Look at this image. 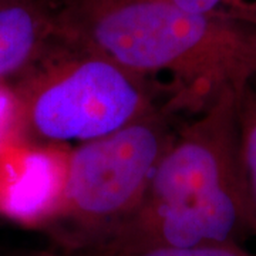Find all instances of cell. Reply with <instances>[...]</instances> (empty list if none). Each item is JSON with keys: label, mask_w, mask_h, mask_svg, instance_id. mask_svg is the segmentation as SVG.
I'll use <instances>...</instances> for the list:
<instances>
[{"label": "cell", "mask_w": 256, "mask_h": 256, "mask_svg": "<svg viewBox=\"0 0 256 256\" xmlns=\"http://www.w3.org/2000/svg\"><path fill=\"white\" fill-rule=\"evenodd\" d=\"M252 84H254V86H255V87H256V78H255V80H254V82H252Z\"/></svg>", "instance_id": "13"}, {"label": "cell", "mask_w": 256, "mask_h": 256, "mask_svg": "<svg viewBox=\"0 0 256 256\" xmlns=\"http://www.w3.org/2000/svg\"><path fill=\"white\" fill-rule=\"evenodd\" d=\"M192 13H220L256 22V0H168Z\"/></svg>", "instance_id": "9"}, {"label": "cell", "mask_w": 256, "mask_h": 256, "mask_svg": "<svg viewBox=\"0 0 256 256\" xmlns=\"http://www.w3.org/2000/svg\"><path fill=\"white\" fill-rule=\"evenodd\" d=\"M239 124L244 164L256 218V87L254 84H249L240 94Z\"/></svg>", "instance_id": "7"}, {"label": "cell", "mask_w": 256, "mask_h": 256, "mask_svg": "<svg viewBox=\"0 0 256 256\" xmlns=\"http://www.w3.org/2000/svg\"><path fill=\"white\" fill-rule=\"evenodd\" d=\"M244 90L224 92L175 131L140 204L98 246L80 256L244 245L256 238L240 142Z\"/></svg>", "instance_id": "1"}, {"label": "cell", "mask_w": 256, "mask_h": 256, "mask_svg": "<svg viewBox=\"0 0 256 256\" xmlns=\"http://www.w3.org/2000/svg\"><path fill=\"white\" fill-rule=\"evenodd\" d=\"M70 148L24 141L0 154V220L43 232L63 200Z\"/></svg>", "instance_id": "5"}, {"label": "cell", "mask_w": 256, "mask_h": 256, "mask_svg": "<svg viewBox=\"0 0 256 256\" xmlns=\"http://www.w3.org/2000/svg\"><path fill=\"white\" fill-rule=\"evenodd\" d=\"M18 90L26 140L67 146L106 137L160 106L151 78L64 33L12 82Z\"/></svg>", "instance_id": "3"}, {"label": "cell", "mask_w": 256, "mask_h": 256, "mask_svg": "<svg viewBox=\"0 0 256 256\" xmlns=\"http://www.w3.org/2000/svg\"><path fill=\"white\" fill-rule=\"evenodd\" d=\"M171 116L162 106L106 137L70 148L63 200L43 230L64 252L92 250L140 204L174 137Z\"/></svg>", "instance_id": "4"}, {"label": "cell", "mask_w": 256, "mask_h": 256, "mask_svg": "<svg viewBox=\"0 0 256 256\" xmlns=\"http://www.w3.org/2000/svg\"><path fill=\"white\" fill-rule=\"evenodd\" d=\"M24 141L28 140L20 96L12 82H0V154Z\"/></svg>", "instance_id": "8"}, {"label": "cell", "mask_w": 256, "mask_h": 256, "mask_svg": "<svg viewBox=\"0 0 256 256\" xmlns=\"http://www.w3.org/2000/svg\"><path fill=\"white\" fill-rule=\"evenodd\" d=\"M100 2H104V0H57V4L62 9H80V8L97 4Z\"/></svg>", "instance_id": "11"}, {"label": "cell", "mask_w": 256, "mask_h": 256, "mask_svg": "<svg viewBox=\"0 0 256 256\" xmlns=\"http://www.w3.org/2000/svg\"><path fill=\"white\" fill-rule=\"evenodd\" d=\"M126 256H256V254L248 250L244 245L220 244V245H204V246L188 248V249H160V250H150V252Z\"/></svg>", "instance_id": "10"}, {"label": "cell", "mask_w": 256, "mask_h": 256, "mask_svg": "<svg viewBox=\"0 0 256 256\" xmlns=\"http://www.w3.org/2000/svg\"><path fill=\"white\" fill-rule=\"evenodd\" d=\"M24 256H78L67 252H53V250H38V252H32Z\"/></svg>", "instance_id": "12"}, {"label": "cell", "mask_w": 256, "mask_h": 256, "mask_svg": "<svg viewBox=\"0 0 256 256\" xmlns=\"http://www.w3.org/2000/svg\"><path fill=\"white\" fill-rule=\"evenodd\" d=\"M54 0H0V82L28 68L60 32Z\"/></svg>", "instance_id": "6"}, {"label": "cell", "mask_w": 256, "mask_h": 256, "mask_svg": "<svg viewBox=\"0 0 256 256\" xmlns=\"http://www.w3.org/2000/svg\"><path fill=\"white\" fill-rule=\"evenodd\" d=\"M64 33L148 78L166 74L171 114L205 110L256 78V22L192 13L168 0H104L60 10Z\"/></svg>", "instance_id": "2"}]
</instances>
